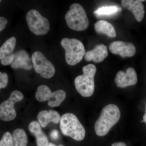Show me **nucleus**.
Instances as JSON below:
<instances>
[{
	"instance_id": "nucleus-30",
	"label": "nucleus",
	"mask_w": 146,
	"mask_h": 146,
	"mask_svg": "<svg viewBox=\"0 0 146 146\" xmlns=\"http://www.w3.org/2000/svg\"></svg>"
},
{
	"instance_id": "nucleus-5",
	"label": "nucleus",
	"mask_w": 146,
	"mask_h": 146,
	"mask_svg": "<svg viewBox=\"0 0 146 146\" xmlns=\"http://www.w3.org/2000/svg\"><path fill=\"white\" fill-rule=\"evenodd\" d=\"M65 51V58L68 65L74 66L83 59L86 50L82 42L78 39L64 38L60 42Z\"/></svg>"
},
{
	"instance_id": "nucleus-28",
	"label": "nucleus",
	"mask_w": 146,
	"mask_h": 146,
	"mask_svg": "<svg viewBox=\"0 0 146 146\" xmlns=\"http://www.w3.org/2000/svg\"><path fill=\"white\" fill-rule=\"evenodd\" d=\"M143 121L145 122L146 123V113L143 116Z\"/></svg>"
},
{
	"instance_id": "nucleus-8",
	"label": "nucleus",
	"mask_w": 146,
	"mask_h": 146,
	"mask_svg": "<svg viewBox=\"0 0 146 146\" xmlns=\"http://www.w3.org/2000/svg\"><path fill=\"white\" fill-rule=\"evenodd\" d=\"M31 59L35 71L42 77L49 79L54 76L55 73L54 65L42 52L35 51L33 54Z\"/></svg>"
},
{
	"instance_id": "nucleus-15",
	"label": "nucleus",
	"mask_w": 146,
	"mask_h": 146,
	"mask_svg": "<svg viewBox=\"0 0 146 146\" xmlns=\"http://www.w3.org/2000/svg\"><path fill=\"white\" fill-rule=\"evenodd\" d=\"M60 116L56 111L50 110L49 111L43 110L40 111L37 115V119L40 125L44 128L50 123L57 124L60 122Z\"/></svg>"
},
{
	"instance_id": "nucleus-11",
	"label": "nucleus",
	"mask_w": 146,
	"mask_h": 146,
	"mask_svg": "<svg viewBox=\"0 0 146 146\" xmlns=\"http://www.w3.org/2000/svg\"><path fill=\"white\" fill-rule=\"evenodd\" d=\"M115 82L117 86L120 88L135 85L138 82L136 71L133 68H129L126 73L122 71H119L116 75Z\"/></svg>"
},
{
	"instance_id": "nucleus-10",
	"label": "nucleus",
	"mask_w": 146,
	"mask_h": 146,
	"mask_svg": "<svg viewBox=\"0 0 146 146\" xmlns=\"http://www.w3.org/2000/svg\"><path fill=\"white\" fill-rule=\"evenodd\" d=\"M109 48L112 54L119 55L123 58L132 57L136 53V47L130 42L115 41L110 44Z\"/></svg>"
},
{
	"instance_id": "nucleus-14",
	"label": "nucleus",
	"mask_w": 146,
	"mask_h": 146,
	"mask_svg": "<svg viewBox=\"0 0 146 146\" xmlns=\"http://www.w3.org/2000/svg\"><path fill=\"white\" fill-rule=\"evenodd\" d=\"M108 55L107 47L103 44H99L93 50L86 52L84 58L86 61L93 60L95 63H100L106 58Z\"/></svg>"
},
{
	"instance_id": "nucleus-26",
	"label": "nucleus",
	"mask_w": 146,
	"mask_h": 146,
	"mask_svg": "<svg viewBox=\"0 0 146 146\" xmlns=\"http://www.w3.org/2000/svg\"><path fill=\"white\" fill-rule=\"evenodd\" d=\"M111 146H127L123 142H117L112 144Z\"/></svg>"
},
{
	"instance_id": "nucleus-3",
	"label": "nucleus",
	"mask_w": 146,
	"mask_h": 146,
	"mask_svg": "<svg viewBox=\"0 0 146 146\" xmlns=\"http://www.w3.org/2000/svg\"><path fill=\"white\" fill-rule=\"evenodd\" d=\"M83 74L78 76L74 80L76 90L82 97H91L95 90L94 77L96 68L94 64H89L84 66Z\"/></svg>"
},
{
	"instance_id": "nucleus-12",
	"label": "nucleus",
	"mask_w": 146,
	"mask_h": 146,
	"mask_svg": "<svg viewBox=\"0 0 146 146\" xmlns=\"http://www.w3.org/2000/svg\"><path fill=\"white\" fill-rule=\"evenodd\" d=\"M14 54V60L10 65L11 68L13 69H22L25 70H31L33 68L31 58L26 51L20 50Z\"/></svg>"
},
{
	"instance_id": "nucleus-17",
	"label": "nucleus",
	"mask_w": 146,
	"mask_h": 146,
	"mask_svg": "<svg viewBox=\"0 0 146 146\" xmlns=\"http://www.w3.org/2000/svg\"><path fill=\"white\" fill-rule=\"evenodd\" d=\"M96 31L98 34H104L110 37H116V31L112 24L104 20L97 21L94 24Z\"/></svg>"
},
{
	"instance_id": "nucleus-13",
	"label": "nucleus",
	"mask_w": 146,
	"mask_h": 146,
	"mask_svg": "<svg viewBox=\"0 0 146 146\" xmlns=\"http://www.w3.org/2000/svg\"><path fill=\"white\" fill-rule=\"evenodd\" d=\"M121 4L124 8L131 11L136 21L141 22L143 19L145 11L144 6L139 0H122Z\"/></svg>"
},
{
	"instance_id": "nucleus-24",
	"label": "nucleus",
	"mask_w": 146,
	"mask_h": 146,
	"mask_svg": "<svg viewBox=\"0 0 146 146\" xmlns=\"http://www.w3.org/2000/svg\"><path fill=\"white\" fill-rule=\"evenodd\" d=\"M8 23L6 18L3 17H0V32L3 30Z\"/></svg>"
},
{
	"instance_id": "nucleus-22",
	"label": "nucleus",
	"mask_w": 146,
	"mask_h": 146,
	"mask_svg": "<svg viewBox=\"0 0 146 146\" xmlns=\"http://www.w3.org/2000/svg\"><path fill=\"white\" fill-rule=\"evenodd\" d=\"M8 81L9 78L7 74L0 72V89L5 88L7 86Z\"/></svg>"
},
{
	"instance_id": "nucleus-6",
	"label": "nucleus",
	"mask_w": 146,
	"mask_h": 146,
	"mask_svg": "<svg viewBox=\"0 0 146 146\" xmlns=\"http://www.w3.org/2000/svg\"><path fill=\"white\" fill-rule=\"evenodd\" d=\"M29 29L36 35H43L48 33L50 27L49 21L38 11L31 9L29 11L26 16Z\"/></svg>"
},
{
	"instance_id": "nucleus-16",
	"label": "nucleus",
	"mask_w": 146,
	"mask_h": 146,
	"mask_svg": "<svg viewBox=\"0 0 146 146\" xmlns=\"http://www.w3.org/2000/svg\"><path fill=\"white\" fill-rule=\"evenodd\" d=\"M29 130L34 135L36 139L37 146H48L49 142L48 138L41 128V125L36 121H33L30 123Z\"/></svg>"
},
{
	"instance_id": "nucleus-9",
	"label": "nucleus",
	"mask_w": 146,
	"mask_h": 146,
	"mask_svg": "<svg viewBox=\"0 0 146 146\" xmlns=\"http://www.w3.org/2000/svg\"><path fill=\"white\" fill-rule=\"evenodd\" d=\"M23 98V94L21 91L16 90L12 92L9 98L0 104V119L5 121L14 119L16 117L14 104Z\"/></svg>"
},
{
	"instance_id": "nucleus-1",
	"label": "nucleus",
	"mask_w": 146,
	"mask_h": 146,
	"mask_svg": "<svg viewBox=\"0 0 146 146\" xmlns=\"http://www.w3.org/2000/svg\"><path fill=\"white\" fill-rule=\"evenodd\" d=\"M120 117V110L117 106L113 104L106 106L95 123L94 129L96 134L99 136L106 135L119 121Z\"/></svg>"
},
{
	"instance_id": "nucleus-21",
	"label": "nucleus",
	"mask_w": 146,
	"mask_h": 146,
	"mask_svg": "<svg viewBox=\"0 0 146 146\" xmlns=\"http://www.w3.org/2000/svg\"><path fill=\"white\" fill-rule=\"evenodd\" d=\"M0 146H13L12 135L10 132L7 131L4 134L0 141Z\"/></svg>"
},
{
	"instance_id": "nucleus-4",
	"label": "nucleus",
	"mask_w": 146,
	"mask_h": 146,
	"mask_svg": "<svg viewBox=\"0 0 146 146\" xmlns=\"http://www.w3.org/2000/svg\"><path fill=\"white\" fill-rule=\"evenodd\" d=\"M65 18L68 26L73 30L83 31L89 27V21L86 12L79 4L71 5Z\"/></svg>"
},
{
	"instance_id": "nucleus-27",
	"label": "nucleus",
	"mask_w": 146,
	"mask_h": 146,
	"mask_svg": "<svg viewBox=\"0 0 146 146\" xmlns=\"http://www.w3.org/2000/svg\"><path fill=\"white\" fill-rule=\"evenodd\" d=\"M48 146H56V145H55V144L53 143H49ZM58 146H63L62 145H59Z\"/></svg>"
},
{
	"instance_id": "nucleus-2",
	"label": "nucleus",
	"mask_w": 146,
	"mask_h": 146,
	"mask_svg": "<svg viewBox=\"0 0 146 146\" xmlns=\"http://www.w3.org/2000/svg\"><path fill=\"white\" fill-rule=\"evenodd\" d=\"M60 129L64 136L76 141H82L85 136V130L78 118L74 114L67 113L60 118Z\"/></svg>"
},
{
	"instance_id": "nucleus-18",
	"label": "nucleus",
	"mask_w": 146,
	"mask_h": 146,
	"mask_svg": "<svg viewBox=\"0 0 146 146\" xmlns=\"http://www.w3.org/2000/svg\"><path fill=\"white\" fill-rule=\"evenodd\" d=\"M16 39L11 36L4 43L0 48V60L12 53L16 47Z\"/></svg>"
},
{
	"instance_id": "nucleus-20",
	"label": "nucleus",
	"mask_w": 146,
	"mask_h": 146,
	"mask_svg": "<svg viewBox=\"0 0 146 146\" xmlns=\"http://www.w3.org/2000/svg\"><path fill=\"white\" fill-rule=\"evenodd\" d=\"M121 8L118 7L117 6L102 7L95 11L94 13L97 17L110 16L117 13L118 11H121Z\"/></svg>"
},
{
	"instance_id": "nucleus-29",
	"label": "nucleus",
	"mask_w": 146,
	"mask_h": 146,
	"mask_svg": "<svg viewBox=\"0 0 146 146\" xmlns=\"http://www.w3.org/2000/svg\"><path fill=\"white\" fill-rule=\"evenodd\" d=\"M1 0H0V3H1Z\"/></svg>"
},
{
	"instance_id": "nucleus-7",
	"label": "nucleus",
	"mask_w": 146,
	"mask_h": 146,
	"mask_svg": "<svg viewBox=\"0 0 146 146\" xmlns=\"http://www.w3.org/2000/svg\"><path fill=\"white\" fill-rule=\"evenodd\" d=\"M66 94L63 90H58L52 92L48 86L40 85L37 87L35 98L38 101L44 102L48 101L49 106L54 108L60 106L66 98Z\"/></svg>"
},
{
	"instance_id": "nucleus-19",
	"label": "nucleus",
	"mask_w": 146,
	"mask_h": 146,
	"mask_svg": "<svg viewBox=\"0 0 146 146\" xmlns=\"http://www.w3.org/2000/svg\"><path fill=\"white\" fill-rule=\"evenodd\" d=\"M13 146H27L28 137L25 131L22 129H16L12 133Z\"/></svg>"
},
{
	"instance_id": "nucleus-23",
	"label": "nucleus",
	"mask_w": 146,
	"mask_h": 146,
	"mask_svg": "<svg viewBox=\"0 0 146 146\" xmlns=\"http://www.w3.org/2000/svg\"><path fill=\"white\" fill-rule=\"evenodd\" d=\"M14 54L12 53L6 57L4 58L1 60V63L2 65L4 66L11 65L14 60Z\"/></svg>"
},
{
	"instance_id": "nucleus-25",
	"label": "nucleus",
	"mask_w": 146,
	"mask_h": 146,
	"mask_svg": "<svg viewBox=\"0 0 146 146\" xmlns=\"http://www.w3.org/2000/svg\"><path fill=\"white\" fill-rule=\"evenodd\" d=\"M58 133L57 131L54 130L51 133V137L54 139H56L58 138Z\"/></svg>"
}]
</instances>
